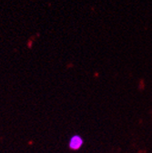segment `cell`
I'll list each match as a JSON object with an SVG mask.
<instances>
[{
    "mask_svg": "<svg viewBox=\"0 0 152 153\" xmlns=\"http://www.w3.org/2000/svg\"><path fill=\"white\" fill-rule=\"evenodd\" d=\"M83 145L84 140L79 134H75V135L71 136L68 140V148L71 150H79L82 148Z\"/></svg>",
    "mask_w": 152,
    "mask_h": 153,
    "instance_id": "6da1fadb",
    "label": "cell"
}]
</instances>
